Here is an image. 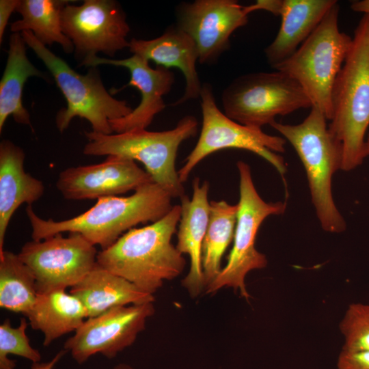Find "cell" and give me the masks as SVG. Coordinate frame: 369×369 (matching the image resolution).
Here are the masks:
<instances>
[{"mask_svg":"<svg viewBox=\"0 0 369 369\" xmlns=\"http://www.w3.org/2000/svg\"><path fill=\"white\" fill-rule=\"evenodd\" d=\"M366 153L367 156H369V134L368 135V137L366 140Z\"/></svg>","mask_w":369,"mask_h":369,"instance_id":"obj_34","label":"cell"},{"mask_svg":"<svg viewBox=\"0 0 369 369\" xmlns=\"http://www.w3.org/2000/svg\"><path fill=\"white\" fill-rule=\"evenodd\" d=\"M336 0H276L273 14L280 16L279 31L264 49L268 64H280L314 32Z\"/></svg>","mask_w":369,"mask_h":369,"instance_id":"obj_19","label":"cell"},{"mask_svg":"<svg viewBox=\"0 0 369 369\" xmlns=\"http://www.w3.org/2000/svg\"><path fill=\"white\" fill-rule=\"evenodd\" d=\"M338 369H369V351L342 349L337 361Z\"/></svg>","mask_w":369,"mask_h":369,"instance_id":"obj_29","label":"cell"},{"mask_svg":"<svg viewBox=\"0 0 369 369\" xmlns=\"http://www.w3.org/2000/svg\"><path fill=\"white\" fill-rule=\"evenodd\" d=\"M129 51L157 66L179 69L185 79L183 95L172 104L176 106L200 98L202 85L196 69L199 55L192 38L176 25L171 26L160 36L151 40L132 38Z\"/></svg>","mask_w":369,"mask_h":369,"instance_id":"obj_17","label":"cell"},{"mask_svg":"<svg viewBox=\"0 0 369 369\" xmlns=\"http://www.w3.org/2000/svg\"><path fill=\"white\" fill-rule=\"evenodd\" d=\"M198 122L192 115L181 118L172 129L153 132L137 129L115 134L85 132L88 142L83 154L117 155L141 162L153 181L172 197H182L184 189L176 170L180 145L196 135Z\"/></svg>","mask_w":369,"mask_h":369,"instance_id":"obj_5","label":"cell"},{"mask_svg":"<svg viewBox=\"0 0 369 369\" xmlns=\"http://www.w3.org/2000/svg\"><path fill=\"white\" fill-rule=\"evenodd\" d=\"M351 8L355 12L369 14V0L355 1L351 3Z\"/></svg>","mask_w":369,"mask_h":369,"instance_id":"obj_32","label":"cell"},{"mask_svg":"<svg viewBox=\"0 0 369 369\" xmlns=\"http://www.w3.org/2000/svg\"><path fill=\"white\" fill-rule=\"evenodd\" d=\"M27 322L25 317L20 318V325L13 327L9 318L0 325V369H15L16 363L8 358L15 355L25 358L32 363L40 362L41 354L33 348L26 334Z\"/></svg>","mask_w":369,"mask_h":369,"instance_id":"obj_27","label":"cell"},{"mask_svg":"<svg viewBox=\"0 0 369 369\" xmlns=\"http://www.w3.org/2000/svg\"><path fill=\"white\" fill-rule=\"evenodd\" d=\"M27 46L21 33L10 36L6 66L0 82V132L10 115L17 123L31 126L30 115L22 102L23 87L30 77H45L29 60Z\"/></svg>","mask_w":369,"mask_h":369,"instance_id":"obj_23","label":"cell"},{"mask_svg":"<svg viewBox=\"0 0 369 369\" xmlns=\"http://www.w3.org/2000/svg\"><path fill=\"white\" fill-rule=\"evenodd\" d=\"M62 26L83 60L99 52L113 57L129 46L130 27L123 10L115 1L85 0L80 5L68 3L62 12Z\"/></svg>","mask_w":369,"mask_h":369,"instance_id":"obj_12","label":"cell"},{"mask_svg":"<svg viewBox=\"0 0 369 369\" xmlns=\"http://www.w3.org/2000/svg\"><path fill=\"white\" fill-rule=\"evenodd\" d=\"M236 165L239 201L233 246L226 266L205 290L207 294H212L221 288L230 287L248 300L250 295L245 284L247 273L264 269L268 263L266 256L258 251L255 245L258 231L266 218L283 214L286 204L282 202H266L254 184L249 165L241 161Z\"/></svg>","mask_w":369,"mask_h":369,"instance_id":"obj_9","label":"cell"},{"mask_svg":"<svg viewBox=\"0 0 369 369\" xmlns=\"http://www.w3.org/2000/svg\"><path fill=\"white\" fill-rule=\"evenodd\" d=\"M81 65L96 67L111 65L126 68L130 72V81L122 88L136 87L141 94L137 107L127 115L109 122L113 132L121 133L137 129H146L154 117L166 107L163 96L168 94L174 83V73L167 68L150 66L149 61L137 55L114 59L94 56L82 60Z\"/></svg>","mask_w":369,"mask_h":369,"instance_id":"obj_16","label":"cell"},{"mask_svg":"<svg viewBox=\"0 0 369 369\" xmlns=\"http://www.w3.org/2000/svg\"><path fill=\"white\" fill-rule=\"evenodd\" d=\"M37 296L31 270L18 254L4 250L0 254V307L26 316Z\"/></svg>","mask_w":369,"mask_h":369,"instance_id":"obj_26","label":"cell"},{"mask_svg":"<svg viewBox=\"0 0 369 369\" xmlns=\"http://www.w3.org/2000/svg\"><path fill=\"white\" fill-rule=\"evenodd\" d=\"M97 250L79 233L27 242L18 257L33 273L38 294L79 283L96 264Z\"/></svg>","mask_w":369,"mask_h":369,"instance_id":"obj_11","label":"cell"},{"mask_svg":"<svg viewBox=\"0 0 369 369\" xmlns=\"http://www.w3.org/2000/svg\"><path fill=\"white\" fill-rule=\"evenodd\" d=\"M153 182L134 160L109 155L100 163L64 169L58 175L56 187L68 200H98L135 191Z\"/></svg>","mask_w":369,"mask_h":369,"instance_id":"obj_15","label":"cell"},{"mask_svg":"<svg viewBox=\"0 0 369 369\" xmlns=\"http://www.w3.org/2000/svg\"><path fill=\"white\" fill-rule=\"evenodd\" d=\"M154 312L150 302L118 306L87 318L65 342L64 349L79 364L96 354L114 358L135 342Z\"/></svg>","mask_w":369,"mask_h":369,"instance_id":"obj_13","label":"cell"},{"mask_svg":"<svg viewBox=\"0 0 369 369\" xmlns=\"http://www.w3.org/2000/svg\"><path fill=\"white\" fill-rule=\"evenodd\" d=\"M343 350L369 351V304H350L339 323Z\"/></svg>","mask_w":369,"mask_h":369,"instance_id":"obj_28","label":"cell"},{"mask_svg":"<svg viewBox=\"0 0 369 369\" xmlns=\"http://www.w3.org/2000/svg\"><path fill=\"white\" fill-rule=\"evenodd\" d=\"M192 186L191 199L186 195L181 197V215L176 247L182 254L189 256V271L182 280V285L191 297H197L205 289L202 249L209 219V184L207 181L201 184L200 178H195Z\"/></svg>","mask_w":369,"mask_h":369,"instance_id":"obj_18","label":"cell"},{"mask_svg":"<svg viewBox=\"0 0 369 369\" xmlns=\"http://www.w3.org/2000/svg\"><path fill=\"white\" fill-rule=\"evenodd\" d=\"M72 1L64 0H21L16 11L22 18L11 23L13 33L31 31L44 45L57 43L66 53L74 50L71 40L64 34L62 26L64 8Z\"/></svg>","mask_w":369,"mask_h":369,"instance_id":"obj_24","label":"cell"},{"mask_svg":"<svg viewBox=\"0 0 369 369\" xmlns=\"http://www.w3.org/2000/svg\"><path fill=\"white\" fill-rule=\"evenodd\" d=\"M321 111L311 107L303 121L286 124L275 121L270 126L293 147L305 170L312 203L321 228L330 233H341L346 221L336 207L332 194L333 174L341 169L342 148L333 136Z\"/></svg>","mask_w":369,"mask_h":369,"instance_id":"obj_4","label":"cell"},{"mask_svg":"<svg viewBox=\"0 0 369 369\" xmlns=\"http://www.w3.org/2000/svg\"><path fill=\"white\" fill-rule=\"evenodd\" d=\"M180 215V205H174L160 219L128 230L98 253L97 264L153 295L165 281L179 276L186 266L182 254L171 243Z\"/></svg>","mask_w":369,"mask_h":369,"instance_id":"obj_2","label":"cell"},{"mask_svg":"<svg viewBox=\"0 0 369 369\" xmlns=\"http://www.w3.org/2000/svg\"><path fill=\"white\" fill-rule=\"evenodd\" d=\"M19 0L0 1V42L3 40L5 30L12 13L16 10Z\"/></svg>","mask_w":369,"mask_h":369,"instance_id":"obj_30","label":"cell"},{"mask_svg":"<svg viewBox=\"0 0 369 369\" xmlns=\"http://www.w3.org/2000/svg\"><path fill=\"white\" fill-rule=\"evenodd\" d=\"M221 99L228 118L259 128L271 125L277 115L312 107L299 84L278 70L241 75L223 89Z\"/></svg>","mask_w":369,"mask_h":369,"instance_id":"obj_8","label":"cell"},{"mask_svg":"<svg viewBox=\"0 0 369 369\" xmlns=\"http://www.w3.org/2000/svg\"><path fill=\"white\" fill-rule=\"evenodd\" d=\"M113 369H135L131 366L126 364H119L116 365Z\"/></svg>","mask_w":369,"mask_h":369,"instance_id":"obj_33","label":"cell"},{"mask_svg":"<svg viewBox=\"0 0 369 369\" xmlns=\"http://www.w3.org/2000/svg\"><path fill=\"white\" fill-rule=\"evenodd\" d=\"M202 125L197 142L178 172L182 183L193 168L204 158L226 148H238L252 152L267 161L281 174L286 172L282 156L285 151L286 139L270 135L262 128L238 123L228 118L218 107L211 85L204 83L200 95Z\"/></svg>","mask_w":369,"mask_h":369,"instance_id":"obj_10","label":"cell"},{"mask_svg":"<svg viewBox=\"0 0 369 369\" xmlns=\"http://www.w3.org/2000/svg\"><path fill=\"white\" fill-rule=\"evenodd\" d=\"M328 125L341 144V170L359 166L366 153L369 126V14H364L354 31L352 45L331 92Z\"/></svg>","mask_w":369,"mask_h":369,"instance_id":"obj_3","label":"cell"},{"mask_svg":"<svg viewBox=\"0 0 369 369\" xmlns=\"http://www.w3.org/2000/svg\"><path fill=\"white\" fill-rule=\"evenodd\" d=\"M65 290L38 294L26 315L31 328L43 333L44 346L68 333L76 331L88 318L81 301Z\"/></svg>","mask_w":369,"mask_h":369,"instance_id":"obj_22","label":"cell"},{"mask_svg":"<svg viewBox=\"0 0 369 369\" xmlns=\"http://www.w3.org/2000/svg\"><path fill=\"white\" fill-rule=\"evenodd\" d=\"M176 26L188 34L198 51V62L211 65L230 46L232 34L248 22L244 6L234 0H195L176 8Z\"/></svg>","mask_w":369,"mask_h":369,"instance_id":"obj_14","label":"cell"},{"mask_svg":"<svg viewBox=\"0 0 369 369\" xmlns=\"http://www.w3.org/2000/svg\"><path fill=\"white\" fill-rule=\"evenodd\" d=\"M67 353L65 349L59 351L52 359L47 362H37L32 363L30 369H53L55 364L61 359V358Z\"/></svg>","mask_w":369,"mask_h":369,"instance_id":"obj_31","label":"cell"},{"mask_svg":"<svg viewBox=\"0 0 369 369\" xmlns=\"http://www.w3.org/2000/svg\"><path fill=\"white\" fill-rule=\"evenodd\" d=\"M172 198L153 182L138 188L129 196L99 198L90 209L68 219H44L36 214L31 206H27L26 214L33 241L58 233H79L105 249L136 225L153 223L163 217L173 207Z\"/></svg>","mask_w":369,"mask_h":369,"instance_id":"obj_1","label":"cell"},{"mask_svg":"<svg viewBox=\"0 0 369 369\" xmlns=\"http://www.w3.org/2000/svg\"><path fill=\"white\" fill-rule=\"evenodd\" d=\"M70 293L78 298L87 313L95 317L118 306L154 302L153 295L97 264Z\"/></svg>","mask_w":369,"mask_h":369,"instance_id":"obj_21","label":"cell"},{"mask_svg":"<svg viewBox=\"0 0 369 369\" xmlns=\"http://www.w3.org/2000/svg\"><path fill=\"white\" fill-rule=\"evenodd\" d=\"M21 35L27 44L42 61L66 98L67 106L56 116V126L64 132L72 120H87L93 132L109 135L113 132L109 122L129 114L133 109L126 101L115 98L105 89L99 73L92 67L85 74L73 70L64 59L50 51L30 31Z\"/></svg>","mask_w":369,"mask_h":369,"instance_id":"obj_7","label":"cell"},{"mask_svg":"<svg viewBox=\"0 0 369 369\" xmlns=\"http://www.w3.org/2000/svg\"><path fill=\"white\" fill-rule=\"evenodd\" d=\"M339 11L337 3L296 51L273 68L297 81L312 107L321 111L327 120L331 117L333 86L353 42L339 29Z\"/></svg>","mask_w":369,"mask_h":369,"instance_id":"obj_6","label":"cell"},{"mask_svg":"<svg viewBox=\"0 0 369 369\" xmlns=\"http://www.w3.org/2000/svg\"><path fill=\"white\" fill-rule=\"evenodd\" d=\"M238 210V204H230L224 200L210 202L208 223L202 249L205 289L222 269L221 258L234 239Z\"/></svg>","mask_w":369,"mask_h":369,"instance_id":"obj_25","label":"cell"},{"mask_svg":"<svg viewBox=\"0 0 369 369\" xmlns=\"http://www.w3.org/2000/svg\"><path fill=\"white\" fill-rule=\"evenodd\" d=\"M23 150L8 139L0 143V254L12 215L23 204L27 206L44 194L43 182L26 172Z\"/></svg>","mask_w":369,"mask_h":369,"instance_id":"obj_20","label":"cell"}]
</instances>
